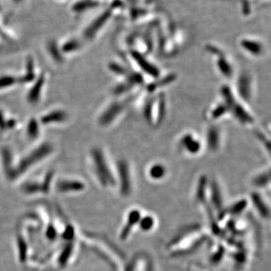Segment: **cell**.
<instances>
[{
  "instance_id": "1",
  "label": "cell",
  "mask_w": 271,
  "mask_h": 271,
  "mask_svg": "<svg viewBox=\"0 0 271 271\" xmlns=\"http://www.w3.org/2000/svg\"><path fill=\"white\" fill-rule=\"evenodd\" d=\"M94 159L98 177L102 184L105 185L114 184L112 174L107 166V162L104 159L102 152L99 150L94 151Z\"/></svg>"
},
{
  "instance_id": "2",
  "label": "cell",
  "mask_w": 271,
  "mask_h": 271,
  "mask_svg": "<svg viewBox=\"0 0 271 271\" xmlns=\"http://www.w3.org/2000/svg\"><path fill=\"white\" fill-rule=\"evenodd\" d=\"M132 56L135 61L137 62V64L146 74L154 77V78H158L160 75V71L158 69V67L151 63L141 54L137 52H132Z\"/></svg>"
},
{
  "instance_id": "3",
  "label": "cell",
  "mask_w": 271,
  "mask_h": 271,
  "mask_svg": "<svg viewBox=\"0 0 271 271\" xmlns=\"http://www.w3.org/2000/svg\"><path fill=\"white\" fill-rule=\"evenodd\" d=\"M118 170L121 182V192L124 195H127L130 191V179L127 162L120 161L118 162Z\"/></svg>"
},
{
  "instance_id": "4",
  "label": "cell",
  "mask_w": 271,
  "mask_h": 271,
  "mask_svg": "<svg viewBox=\"0 0 271 271\" xmlns=\"http://www.w3.org/2000/svg\"><path fill=\"white\" fill-rule=\"evenodd\" d=\"M123 107L120 103H114L111 104L108 109L104 112L101 118V122L104 124H108L112 122L113 120L122 111Z\"/></svg>"
},
{
  "instance_id": "5",
  "label": "cell",
  "mask_w": 271,
  "mask_h": 271,
  "mask_svg": "<svg viewBox=\"0 0 271 271\" xmlns=\"http://www.w3.org/2000/svg\"><path fill=\"white\" fill-rule=\"evenodd\" d=\"M182 147L191 154H196L201 149V144L190 134L185 135L181 141Z\"/></svg>"
},
{
  "instance_id": "6",
  "label": "cell",
  "mask_w": 271,
  "mask_h": 271,
  "mask_svg": "<svg viewBox=\"0 0 271 271\" xmlns=\"http://www.w3.org/2000/svg\"><path fill=\"white\" fill-rule=\"evenodd\" d=\"M207 143L210 150L216 151L219 146V133L217 127H210L207 134Z\"/></svg>"
},
{
  "instance_id": "7",
  "label": "cell",
  "mask_w": 271,
  "mask_h": 271,
  "mask_svg": "<svg viewBox=\"0 0 271 271\" xmlns=\"http://www.w3.org/2000/svg\"><path fill=\"white\" fill-rule=\"evenodd\" d=\"M140 214L139 212L134 210V211L130 213L128 217V224L124 227V230L122 231V234H121V237L123 239L126 238L128 236V234L130 233V227L134 225L135 224H137V222L140 221Z\"/></svg>"
},
{
  "instance_id": "8",
  "label": "cell",
  "mask_w": 271,
  "mask_h": 271,
  "mask_svg": "<svg viewBox=\"0 0 271 271\" xmlns=\"http://www.w3.org/2000/svg\"><path fill=\"white\" fill-rule=\"evenodd\" d=\"M166 173V169L164 166L161 164L154 165L149 171V174L153 179H159L163 177Z\"/></svg>"
},
{
  "instance_id": "9",
  "label": "cell",
  "mask_w": 271,
  "mask_h": 271,
  "mask_svg": "<svg viewBox=\"0 0 271 271\" xmlns=\"http://www.w3.org/2000/svg\"><path fill=\"white\" fill-rule=\"evenodd\" d=\"M218 66L221 73L224 74L225 76H230L231 75V68H230V64L224 60V58H219Z\"/></svg>"
},
{
  "instance_id": "10",
  "label": "cell",
  "mask_w": 271,
  "mask_h": 271,
  "mask_svg": "<svg viewBox=\"0 0 271 271\" xmlns=\"http://www.w3.org/2000/svg\"><path fill=\"white\" fill-rule=\"evenodd\" d=\"M174 79H175V76H174V75H169V76L166 77L165 79H163V80H161L159 81V82H156V83L152 84V85H150V86L149 87V90L150 91H154V90L156 89V88H160V87L170 83Z\"/></svg>"
},
{
  "instance_id": "11",
  "label": "cell",
  "mask_w": 271,
  "mask_h": 271,
  "mask_svg": "<svg viewBox=\"0 0 271 271\" xmlns=\"http://www.w3.org/2000/svg\"><path fill=\"white\" fill-rule=\"evenodd\" d=\"M153 225V218H151V217H146V218H143V219L140 221V226H141V228L143 229V230H150Z\"/></svg>"
},
{
  "instance_id": "12",
  "label": "cell",
  "mask_w": 271,
  "mask_h": 271,
  "mask_svg": "<svg viewBox=\"0 0 271 271\" xmlns=\"http://www.w3.org/2000/svg\"><path fill=\"white\" fill-rule=\"evenodd\" d=\"M227 108L225 105H219L213 111L212 115L214 118H218L227 111Z\"/></svg>"
},
{
  "instance_id": "13",
  "label": "cell",
  "mask_w": 271,
  "mask_h": 271,
  "mask_svg": "<svg viewBox=\"0 0 271 271\" xmlns=\"http://www.w3.org/2000/svg\"><path fill=\"white\" fill-rule=\"evenodd\" d=\"M110 68H111V69L113 72H114L117 74H119V75H126V73H127V72H126V69H124L123 66H119V65L116 64V63L111 64Z\"/></svg>"
},
{
  "instance_id": "14",
  "label": "cell",
  "mask_w": 271,
  "mask_h": 271,
  "mask_svg": "<svg viewBox=\"0 0 271 271\" xmlns=\"http://www.w3.org/2000/svg\"><path fill=\"white\" fill-rule=\"evenodd\" d=\"M152 102H149L145 107V116L148 121H150L152 117Z\"/></svg>"
},
{
  "instance_id": "15",
  "label": "cell",
  "mask_w": 271,
  "mask_h": 271,
  "mask_svg": "<svg viewBox=\"0 0 271 271\" xmlns=\"http://www.w3.org/2000/svg\"><path fill=\"white\" fill-rule=\"evenodd\" d=\"M164 101H162L160 102V107H159V120H162L163 118V115H164V111H165V104Z\"/></svg>"
}]
</instances>
